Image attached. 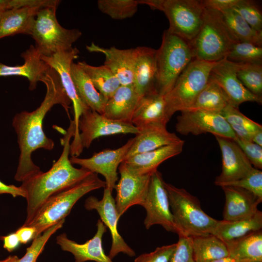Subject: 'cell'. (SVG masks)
Listing matches in <instances>:
<instances>
[{
  "label": "cell",
  "mask_w": 262,
  "mask_h": 262,
  "mask_svg": "<svg viewBox=\"0 0 262 262\" xmlns=\"http://www.w3.org/2000/svg\"><path fill=\"white\" fill-rule=\"evenodd\" d=\"M120 179L115 189V199L119 218L131 206H142L146 199L151 173L137 175L131 172L123 163L118 167Z\"/></svg>",
  "instance_id": "9a60e30c"
},
{
  "label": "cell",
  "mask_w": 262,
  "mask_h": 262,
  "mask_svg": "<svg viewBox=\"0 0 262 262\" xmlns=\"http://www.w3.org/2000/svg\"><path fill=\"white\" fill-rule=\"evenodd\" d=\"M222 154V165L220 174L214 184L235 181L248 175L254 167L238 145L232 139L215 136Z\"/></svg>",
  "instance_id": "ac0fdd59"
},
{
  "label": "cell",
  "mask_w": 262,
  "mask_h": 262,
  "mask_svg": "<svg viewBox=\"0 0 262 262\" xmlns=\"http://www.w3.org/2000/svg\"><path fill=\"white\" fill-rule=\"evenodd\" d=\"M78 127L83 148L89 147L94 140L101 136L128 133L136 135L139 132L131 123L110 119L90 108L82 114Z\"/></svg>",
  "instance_id": "5bb4252c"
},
{
  "label": "cell",
  "mask_w": 262,
  "mask_h": 262,
  "mask_svg": "<svg viewBox=\"0 0 262 262\" xmlns=\"http://www.w3.org/2000/svg\"><path fill=\"white\" fill-rule=\"evenodd\" d=\"M19 258L16 255L9 256L6 258L0 260V262H17Z\"/></svg>",
  "instance_id": "f5cc1de1"
},
{
  "label": "cell",
  "mask_w": 262,
  "mask_h": 262,
  "mask_svg": "<svg viewBox=\"0 0 262 262\" xmlns=\"http://www.w3.org/2000/svg\"><path fill=\"white\" fill-rule=\"evenodd\" d=\"M229 104H231L228 98L220 86L209 79L192 104L184 111H203L220 114Z\"/></svg>",
  "instance_id": "4dcf8cb0"
},
{
  "label": "cell",
  "mask_w": 262,
  "mask_h": 262,
  "mask_svg": "<svg viewBox=\"0 0 262 262\" xmlns=\"http://www.w3.org/2000/svg\"><path fill=\"white\" fill-rule=\"evenodd\" d=\"M179 240L169 262H195L192 237L179 235Z\"/></svg>",
  "instance_id": "7bdbcfd3"
},
{
  "label": "cell",
  "mask_w": 262,
  "mask_h": 262,
  "mask_svg": "<svg viewBox=\"0 0 262 262\" xmlns=\"http://www.w3.org/2000/svg\"><path fill=\"white\" fill-rule=\"evenodd\" d=\"M184 144V141L181 140L153 150L135 154L124 159L123 162L134 174L152 173L163 162L180 154L182 151Z\"/></svg>",
  "instance_id": "603a6c76"
},
{
  "label": "cell",
  "mask_w": 262,
  "mask_h": 262,
  "mask_svg": "<svg viewBox=\"0 0 262 262\" xmlns=\"http://www.w3.org/2000/svg\"><path fill=\"white\" fill-rule=\"evenodd\" d=\"M70 73L77 94L82 102L90 109L102 115L108 99L97 90L78 63L72 64Z\"/></svg>",
  "instance_id": "f546056e"
},
{
  "label": "cell",
  "mask_w": 262,
  "mask_h": 262,
  "mask_svg": "<svg viewBox=\"0 0 262 262\" xmlns=\"http://www.w3.org/2000/svg\"><path fill=\"white\" fill-rule=\"evenodd\" d=\"M237 0H202L204 7L221 11L233 8Z\"/></svg>",
  "instance_id": "bcb514c9"
},
{
  "label": "cell",
  "mask_w": 262,
  "mask_h": 262,
  "mask_svg": "<svg viewBox=\"0 0 262 262\" xmlns=\"http://www.w3.org/2000/svg\"><path fill=\"white\" fill-rule=\"evenodd\" d=\"M169 120L164 95L155 92L140 98L132 115L131 123L139 130L154 124L166 125Z\"/></svg>",
  "instance_id": "484cf974"
},
{
  "label": "cell",
  "mask_w": 262,
  "mask_h": 262,
  "mask_svg": "<svg viewBox=\"0 0 262 262\" xmlns=\"http://www.w3.org/2000/svg\"><path fill=\"white\" fill-rule=\"evenodd\" d=\"M86 48L89 52L104 55V65L117 78L121 85L133 84L135 48L119 49L115 47L106 48L94 42Z\"/></svg>",
  "instance_id": "ffe728a7"
},
{
  "label": "cell",
  "mask_w": 262,
  "mask_h": 262,
  "mask_svg": "<svg viewBox=\"0 0 262 262\" xmlns=\"http://www.w3.org/2000/svg\"><path fill=\"white\" fill-rule=\"evenodd\" d=\"M218 62L194 59L189 63L172 89L164 95L169 119L175 113L185 110L192 104L208 83L211 71Z\"/></svg>",
  "instance_id": "9c48e42d"
},
{
  "label": "cell",
  "mask_w": 262,
  "mask_h": 262,
  "mask_svg": "<svg viewBox=\"0 0 262 262\" xmlns=\"http://www.w3.org/2000/svg\"><path fill=\"white\" fill-rule=\"evenodd\" d=\"M133 140L134 138H131L120 147L104 149L88 158L71 156L70 161L72 164L79 165L92 173L102 175L105 179V188L112 192L118 180V167L123 162Z\"/></svg>",
  "instance_id": "4fadbf2b"
},
{
  "label": "cell",
  "mask_w": 262,
  "mask_h": 262,
  "mask_svg": "<svg viewBox=\"0 0 262 262\" xmlns=\"http://www.w3.org/2000/svg\"><path fill=\"white\" fill-rule=\"evenodd\" d=\"M262 229V213L259 210L248 218L235 221L218 220L212 234L227 244Z\"/></svg>",
  "instance_id": "f1b7e54d"
},
{
  "label": "cell",
  "mask_w": 262,
  "mask_h": 262,
  "mask_svg": "<svg viewBox=\"0 0 262 262\" xmlns=\"http://www.w3.org/2000/svg\"><path fill=\"white\" fill-rule=\"evenodd\" d=\"M3 194H10L14 197L20 196L25 198L26 196L25 192L20 186L7 185L0 180V195Z\"/></svg>",
  "instance_id": "c3c4849f"
},
{
  "label": "cell",
  "mask_w": 262,
  "mask_h": 262,
  "mask_svg": "<svg viewBox=\"0 0 262 262\" xmlns=\"http://www.w3.org/2000/svg\"><path fill=\"white\" fill-rule=\"evenodd\" d=\"M175 133L168 131L166 125L154 124L139 130L124 159L135 154L153 150L179 142Z\"/></svg>",
  "instance_id": "d4e9b609"
},
{
  "label": "cell",
  "mask_w": 262,
  "mask_h": 262,
  "mask_svg": "<svg viewBox=\"0 0 262 262\" xmlns=\"http://www.w3.org/2000/svg\"><path fill=\"white\" fill-rule=\"evenodd\" d=\"M140 98L133 84L121 85L108 99L102 115L112 120L131 123Z\"/></svg>",
  "instance_id": "4316f807"
},
{
  "label": "cell",
  "mask_w": 262,
  "mask_h": 262,
  "mask_svg": "<svg viewBox=\"0 0 262 262\" xmlns=\"http://www.w3.org/2000/svg\"><path fill=\"white\" fill-rule=\"evenodd\" d=\"M1 11H0V12H1Z\"/></svg>",
  "instance_id": "11a10c76"
},
{
  "label": "cell",
  "mask_w": 262,
  "mask_h": 262,
  "mask_svg": "<svg viewBox=\"0 0 262 262\" xmlns=\"http://www.w3.org/2000/svg\"><path fill=\"white\" fill-rule=\"evenodd\" d=\"M41 82L46 86V94L40 106L32 112L24 111L16 114L12 121L16 133L20 155L15 179L22 182L41 171L32 159V154L38 148L51 150L53 141L43 130V120L46 114L56 104H60L69 118L71 100L67 96L56 71L49 67Z\"/></svg>",
  "instance_id": "6da1fadb"
},
{
  "label": "cell",
  "mask_w": 262,
  "mask_h": 262,
  "mask_svg": "<svg viewBox=\"0 0 262 262\" xmlns=\"http://www.w3.org/2000/svg\"><path fill=\"white\" fill-rule=\"evenodd\" d=\"M1 239L3 241V247L9 252L16 249L20 243L16 232L3 236Z\"/></svg>",
  "instance_id": "681fc988"
},
{
  "label": "cell",
  "mask_w": 262,
  "mask_h": 262,
  "mask_svg": "<svg viewBox=\"0 0 262 262\" xmlns=\"http://www.w3.org/2000/svg\"><path fill=\"white\" fill-rule=\"evenodd\" d=\"M218 186H231L241 188L262 199V172L254 167L246 176L235 181L220 184Z\"/></svg>",
  "instance_id": "b9f144b4"
},
{
  "label": "cell",
  "mask_w": 262,
  "mask_h": 262,
  "mask_svg": "<svg viewBox=\"0 0 262 262\" xmlns=\"http://www.w3.org/2000/svg\"><path fill=\"white\" fill-rule=\"evenodd\" d=\"M106 231V227L99 219L97 223L95 234L85 243L78 244L69 239L65 233L56 237V243L63 250L73 254L75 262H85L88 261L113 262L108 255L105 254L102 247V238Z\"/></svg>",
  "instance_id": "d6986e66"
},
{
  "label": "cell",
  "mask_w": 262,
  "mask_h": 262,
  "mask_svg": "<svg viewBox=\"0 0 262 262\" xmlns=\"http://www.w3.org/2000/svg\"><path fill=\"white\" fill-rule=\"evenodd\" d=\"M135 50L133 84L141 97L147 94L157 92L156 49L142 46L135 48Z\"/></svg>",
  "instance_id": "7402d4cb"
},
{
  "label": "cell",
  "mask_w": 262,
  "mask_h": 262,
  "mask_svg": "<svg viewBox=\"0 0 262 262\" xmlns=\"http://www.w3.org/2000/svg\"><path fill=\"white\" fill-rule=\"evenodd\" d=\"M105 186V181L100 179L97 174L92 173L77 184L51 196L25 226L35 228L36 237L48 228L65 220L75 204L84 195Z\"/></svg>",
  "instance_id": "277c9868"
},
{
  "label": "cell",
  "mask_w": 262,
  "mask_h": 262,
  "mask_svg": "<svg viewBox=\"0 0 262 262\" xmlns=\"http://www.w3.org/2000/svg\"><path fill=\"white\" fill-rule=\"evenodd\" d=\"M41 8L24 7L0 12V39L17 34L31 35L35 16Z\"/></svg>",
  "instance_id": "83f0119b"
},
{
  "label": "cell",
  "mask_w": 262,
  "mask_h": 262,
  "mask_svg": "<svg viewBox=\"0 0 262 262\" xmlns=\"http://www.w3.org/2000/svg\"><path fill=\"white\" fill-rule=\"evenodd\" d=\"M84 207L87 210H96L100 216V220L109 229L112 237V245L108 256L112 260L120 253L130 257L135 256V251L126 243L117 230V222L120 218L111 190L105 187L101 200L94 196H89L85 200Z\"/></svg>",
  "instance_id": "2e32d148"
},
{
  "label": "cell",
  "mask_w": 262,
  "mask_h": 262,
  "mask_svg": "<svg viewBox=\"0 0 262 262\" xmlns=\"http://www.w3.org/2000/svg\"><path fill=\"white\" fill-rule=\"evenodd\" d=\"M152 10L164 13L169 24L170 33L190 42L201 26L205 7L198 0H138Z\"/></svg>",
  "instance_id": "ba28073f"
},
{
  "label": "cell",
  "mask_w": 262,
  "mask_h": 262,
  "mask_svg": "<svg viewBox=\"0 0 262 262\" xmlns=\"http://www.w3.org/2000/svg\"><path fill=\"white\" fill-rule=\"evenodd\" d=\"M155 58L156 91L165 95L194 57L189 42L166 30L161 46L156 49Z\"/></svg>",
  "instance_id": "8992f818"
},
{
  "label": "cell",
  "mask_w": 262,
  "mask_h": 262,
  "mask_svg": "<svg viewBox=\"0 0 262 262\" xmlns=\"http://www.w3.org/2000/svg\"><path fill=\"white\" fill-rule=\"evenodd\" d=\"M178 235L196 237L212 234L218 220L202 209L198 199L183 188L164 182Z\"/></svg>",
  "instance_id": "3957f363"
},
{
  "label": "cell",
  "mask_w": 262,
  "mask_h": 262,
  "mask_svg": "<svg viewBox=\"0 0 262 262\" xmlns=\"http://www.w3.org/2000/svg\"><path fill=\"white\" fill-rule=\"evenodd\" d=\"M56 7H43L35 16L31 34L35 41V48L43 56L71 49L72 45L82 36L77 29L63 28L58 22Z\"/></svg>",
  "instance_id": "52a82bcc"
},
{
  "label": "cell",
  "mask_w": 262,
  "mask_h": 262,
  "mask_svg": "<svg viewBox=\"0 0 262 262\" xmlns=\"http://www.w3.org/2000/svg\"><path fill=\"white\" fill-rule=\"evenodd\" d=\"M79 53V50L76 48H72L70 50L58 52L49 57L40 56L41 59L58 73L63 87L73 104L75 132L70 144V148L74 152L79 151L82 149L80 139L79 121L82 114L89 108L79 97L70 73L71 65L73 60L78 57Z\"/></svg>",
  "instance_id": "30bf717a"
},
{
  "label": "cell",
  "mask_w": 262,
  "mask_h": 262,
  "mask_svg": "<svg viewBox=\"0 0 262 262\" xmlns=\"http://www.w3.org/2000/svg\"><path fill=\"white\" fill-rule=\"evenodd\" d=\"M195 262H212L229 255L225 243L210 234L192 237Z\"/></svg>",
  "instance_id": "d6a6232c"
},
{
  "label": "cell",
  "mask_w": 262,
  "mask_h": 262,
  "mask_svg": "<svg viewBox=\"0 0 262 262\" xmlns=\"http://www.w3.org/2000/svg\"><path fill=\"white\" fill-rule=\"evenodd\" d=\"M41 54L31 45L21 54L24 64L21 66H9L0 63V77L12 76H23L29 82V88L34 90L39 82H41L50 67L40 58Z\"/></svg>",
  "instance_id": "cb8c5ba5"
},
{
  "label": "cell",
  "mask_w": 262,
  "mask_h": 262,
  "mask_svg": "<svg viewBox=\"0 0 262 262\" xmlns=\"http://www.w3.org/2000/svg\"><path fill=\"white\" fill-rule=\"evenodd\" d=\"M209 79L216 82L222 89L233 106L246 101L262 103V99L250 93L243 85L236 74V63L226 58L219 61L212 69Z\"/></svg>",
  "instance_id": "e0dca14e"
},
{
  "label": "cell",
  "mask_w": 262,
  "mask_h": 262,
  "mask_svg": "<svg viewBox=\"0 0 262 262\" xmlns=\"http://www.w3.org/2000/svg\"><path fill=\"white\" fill-rule=\"evenodd\" d=\"M176 247V243L158 247L150 253L142 254L134 262H169Z\"/></svg>",
  "instance_id": "f6af8a7d"
},
{
  "label": "cell",
  "mask_w": 262,
  "mask_h": 262,
  "mask_svg": "<svg viewBox=\"0 0 262 262\" xmlns=\"http://www.w3.org/2000/svg\"><path fill=\"white\" fill-rule=\"evenodd\" d=\"M63 220L48 228L33 239L31 245L26 249L25 254L17 262H37V259L43 251L50 237L63 226Z\"/></svg>",
  "instance_id": "60d3db41"
},
{
  "label": "cell",
  "mask_w": 262,
  "mask_h": 262,
  "mask_svg": "<svg viewBox=\"0 0 262 262\" xmlns=\"http://www.w3.org/2000/svg\"><path fill=\"white\" fill-rule=\"evenodd\" d=\"M232 8L252 29L258 32H262V10L255 1L237 0Z\"/></svg>",
  "instance_id": "ab89813d"
},
{
  "label": "cell",
  "mask_w": 262,
  "mask_h": 262,
  "mask_svg": "<svg viewBox=\"0 0 262 262\" xmlns=\"http://www.w3.org/2000/svg\"><path fill=\"white\" fill-rule=\"evenodd\" d=\"M225 58L234 63L262 64V47L237 42L232 45Z\"/></svg>",
  "instance_id": "f35d334b"
},
{
  "label": "cell",
  "mask_w": 262,
  "mask_h": 262,
  "mask_svg": "<svg viewBox=\"0 0 262 262\" xmlns=\"http://www.w3.org/2000/svg\"><path fill=\"white\" fill-rule=\"evenodd\" d=\"M20 243L26 244L35 238V228L30 226H21L16 231Z\"/></svg>",
  "instance_id": "7dc6e473"
},
{
  "label": "cell",
  "mask_w": 262,
  "mask_h": 262,
  "mask_svg": "<svg viewBox=\"0 0 262 262\" xmlns=\"http://www.w3.org/2000/svg\"><path fill=\"white\" fill-rule=\"evenodd\" d=\"M138 0H99V11L115 20H122L133 16L136 13Z\"/></svg>",
  "instance_id": "74e56055"
},
{
  "label": "cell",
  "mask_w": 262,
  "mask_h": 262,
  "mask_svg": "<svg viewBox=\"0 0 262 262\" xmlns=\"http://www.w3.org/2000/svg\"><path fill=\"white\" fill-rule=\"evenodd\" d=\"M246 156L251 164L258 169L262 168V147L236 137L233 139Z\"/></svg>",
  "instance_id": "ee69618b"
},
{
  "label": "cell",
  "mask_w": 262,
  "mask_h": 262,
  "mask_svg": "<svg viewBox=\"0 0 262 262\" xmlns=\"http://www.w3.org/2000/svg\"><path fill=\"white\" fill-rule=\"evenodd\" d=\"M212 262H238L234 258L229 256L224 257L213 261Z\"/></svg>",
  "instance_id": "816d5d0a"
},
{
  "label": "cell",
  "mask_w": 262,
  "mask_h": 262,
  "mask_svg": "<svg viewBox=\"0 0 262 262\" xmlns=\"http://www.w3.org/2000/svg\"><path fill=\"white\" fill-rule=\"evenodd\" d=\"M236 74L250 93L262 99V64L236 63Z\"/></svg>",
  "instance_id": "8d00e7d4"
},
{
  "label": "cell",
  "mask_w": 262,
  "mask_h": 262,
  "mask_svg": "<svg viewBox=\"0 0 262 262\" xmlns=\"http://www.w3.org/2000/svg\"><path fill=\"white\" fill-rule=\"evenodd\" d=\"M229 256L238 262L262 261V230L226 244Z\"/></svg>",
  "instance_id": "1f68e13d"
},
{
  "label": "cell",
  "mask_w": 262,
  "mask_h": 262,
  "mask_svg": "<svg viewBox=\"0 0 262 262\" xmlns=\"http://www.w3.org/2000/svg\"><path fill=\"white\" fill-rule=\"evenodd\" d=\"M164 182L158 170L151 173L147 195L142 206L146 212L144 224L147 229L159 225L168 231L177 233Z\"/></svg>",
  "instance_id": "8fae6325"
},
{
  "label": "cell",
  "mask_w": 262,
  "mask_h": 262,
  "mask_svg": "<svg viewBox=\"0 0 262 262\" xmlns=\"http://www.w3.org/2000/svg\"><path fill=\"white\" fill-rule=\"evenodd\" d=\"M238 42L226 25L219 11L205 7L200 29L189 44L194 59L217 62L226 57Z\"/></svg>",
  "instance_id": "5b68a950"
},
{
  "label": "cell",
  "mask_w": 262,
  "mask_h": 262,
  "mask_svg": "<svg viewBox=\"0 0 262 262\" xmlns=\"http://www.w3.org/2000/svg\"><path fill=\"white\" fill-rule=\"evenodd\" d=\"M238 138L252 142L253 135L262 126L241 113L238 108L229 104L220 114Z\"/></svg>",
  "instance_id": "d590c367"
},
{
  "label": "cell",
  "mask_w": 262,
  "mask_h": 262,
  "mask_svg": "<svg viewBox=\"0 0 262 262\" xmlns=\"http://www.w3.org/2000/svg\"><path fill=\"white\" fill-rule=\"evenodd\" d=\"M238 262H262V261H243Z\"/></svg>",
  "instance_id": "db71d44e"
},
{
  "label": "cell",
  "mask_w": 262,
  "mask_h": 262,
  "mask_svg": "<svg viewBox=\"0 0 262 262\" xmlns=\"http://www.w3.org/2000/svg\"><path fill=\"white\" fill-rule=\"evenodd\" d=\"M70 123L64 137L62 154L58 160L47 172H40L22 182L27 201V217L22 226H26L35 216L46 201L54 194L74 185L89 176L92 172L73 166L69 158L70 140L74 137L75 125Z\"/></svg>",
  "instance_id": "7a4b0ae2"
},
{
  "label": "cell",
  "mask_w": 262,
  "mask_h": 262,
  "mask_svg": "<svg viewBox=\"0 0 262 262\" xmlns=\"http://www.w3.org/2000/svg\"><path fill=\"white\" fill-rule=\"evenodd\" d=\"M177 118L175 126L179 133L195 135L211 133L234 139L236 136L224 117L220 114L203 111H182Z\"/></svg>",
  "instance_id": "7c38bea8"
},
{
  "label": "cell",
  "mask_w": 262,
  "mask_h": 262,
  "mask_svg": "<svg viewBox=\"0 0 262 262\" xmlns=\"http://www.w3.org/2000/svg\"><path fill=\"white\" fill-rule=\"evenodd\" d=\"M78 63L89 76L97 90L107 99L121 85L117 78L104 65L95 66L85 61Z\"/></svg>",
  "instance_id": "e575fe53"
},
{
  "label": "cell",
  "mask_w": 262,
  "mask_h": 262,
  "mask_svg": "<svg viewBox=\"0 0 262 262\" xmlns=\"http://www.w3.org/2000/svg\"><path fill=\"white\" fill-rule=\"evenodd\" d=\"M219 12L227 28L238 42L262 46V32L252 29L232 8Z\"/></svg>",
  "instance_id": "836d02e7"
},
{
  "label": "cell",
  "mask_w": 262,
  "mask_h": 262,
  "mask_svg": "<svg viewBox=\"0 0 262 262\" xmlns=\"http://www.w3.org/2000/svg\"><path fill=\"white\" fill-rule=\"evenodd\" d=\"M225 194L223 220L235 221L250 218L259 211L262 199L251 192L237 187H221Z\"/></svg>",
  "instance_id": "44dd1931"
},
{
  "label": "cell",
  "mask_w": 262,
  "mask_h": 262,
  "mask_svg": "<svg viewBox=\"0 0 262 262\" xmlns=\"http://www.w3.org/2000/svg\"><path fill=\"white\" fill-rule=\"evenodd\" d=\"M252 142L262 147V130L255 133L253 136Z\"/></svg>",
  "instance_id": "f907efd6"
}]
</instances>
